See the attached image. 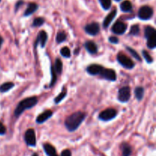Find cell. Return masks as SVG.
<instances>
[{"instance_id": "2e32d148", "label": "cell", "mask_w": 156, "mask_h": 156, "mask_svg": "<svg viewBox=\"0 0 156 156\" xmlns=\"http://www.w3.org/2000/svg\"><path fill=\"white\" fill-rule=\"evenodd\" d=\"M43 147H44V152L47 156H58L56 149L52 145L49 144V143H45L44 144Z\"/></svg>"}, {"instance_id": "7402d4cb", "label": "cell", "mask_w": 156, "mask_h": 156, "mask_svg": "<svg viewBox=\"0 0 156 156\" xmlns=\"http://www.w3.org/2000/svg\"><path fill=\"white\" fill-rule=\"evenodd\" d=\"M66 94H67V90L66 89V88H62L61 93H59V94H58V95L54 98L55 104H56V105H57V104L60 103V102L62 101L64 98H65L66 96Z\"/></svg>"}, {"instance_id": "d6a6232c", "label": "cell", "mask_w": 156, "mask_h": 156, "mask_svg": "<svg viewBox=\"0 0 156 156\" xmlns=\"http://www.w3.org/2000/svg\"><path fill=\"white\" fill-rule=\"evenodd\" d=\"M142 53H143V56H144V59H146V61L148 62V63H152V62H153V59H152V56H150V54H149L147 51H146V50H143Z\"/></svg>"}, {"instance_id": "e0dca14e", "label": "cell", "mask_w": 156, "mask_h": 156, "mask_svg": "<svg viewBox=\"0 0 156 156\" xmlns=\"http://www.w3.org/2000/svg\"><path fill=\"white\" fill-rule=\"evenodd\" d=\"M38 9V5L36 4L34 2H30L27 5V7L26 9L25 12L24 13V16H29V15H31L32 14L34 13Z\"/></svg>"}, {"instance_id": "836d02e7", "label": "cell", "mask_w": 156, "mask_h": 156, "mask_svg": "<svg viewBox=\"0 0 156 156\" xmlns=\"http://www.w3.org/2000/svg\"><path fill=\"white\" fill-rule=\"evenodd\" d=\"M6 127L5 126V125L0 121V136H4L6 133Z\"/></svg>"}, {"instance_id": "277c9868", "label": "cell", "mask_w": 156, "mask_h": 156, "mask_svg": "<svg viewBox=\"0 0 156 156\" xmlns=\"http://www.w3.org/2000/svg\"><path fill=\"white\" fill-rule=\"evenodd\" d=\"M117 115V111L114 108H108L100 113L98 116L99 120L103 121H109L115 118Z\"/></svg>"}, {"instance_id": "7a4b0ae2", "label": "cell", "mask_w": 156, "mask_h": 156, "mask_svg": "<svg viewBox=\"0 0 156 156\" xmlns=\"http://www.w3.org/2000/svg\"><path fill=\"white\" fill-rule=\"evenodd\" d=\"M38 99L37 98L33 96V97L27 98L24 99V100L21 101L17 105L15 108V111H14V114L16 117H18L21 116L26 110H28L34 107L35 105L37 104Z\"/></svg>"}, {"instance_id": "44dd1931", "label": "cell", "mask_w": 156, "mask_h": 156, "mask_svg": "<svg viewBox=\"0 0 156 156\" xmlns=\"http://www.w3.org/2000/svg\"><path fill=\"white\" fill-rule=\"evenodd\" d=\"M144 93H145V89L142 86H138L135 88V91H134V94H135L136 98L138 101H142L143 100V97H144Z\"/></svg>"}, {"instance_id": "30bf717a", "label": "cell", "mask_w": 156, "mask_h": 156, "mask_svg": "<svg viewBox=\"0 0 156 156\" xmlns=\"http://www.w3.org/2000/svg\"><path fill=\"white\" fill-rule=\"evenodd\" d=\"M126 28H127V25H126L125 23L118 21L113 25L112 31L114 32L115 34L121 35L123 34L126 32Z\"/></svg>"}, {"instance_id": "f546056e", "label": "cell", "mask_w": 156, "mask_h": 156, "mask_svg": "<svg viewBox=\"0 0 156 156\" xmlns=\"http://www.w3.org/2000/svg\"><path fill=\"white\" fill-rule=\"evenodd\" d=\"M60 53L65 58H69L71 56V52H70V50L69 49V47H62L60 50Z\"/></svg>"}, {"instance_id": "f1b7e54d", "label": "cell", "mask_w": 156, "mask_h": 156, "mask_svg": "<svg viewBox=\"0 0 156 156\" xmlns=\"http://www.w3.org/2000/svg\"><path fill=\"white\" fill-rule=\"evenodd\" d=\"M140 26L138 24H134L131 27L130 31H129V35H133V36H137L140 34Z\"/></svg>"}, {"instance_id": "ac0fdd59", "label": "cell", "mask_w": 156, "mask_h": 156, "mask_svg": "<svg viewBox=\"0 0 156 156\" xmlns=\"http://www.w3.org/2000/svg\"><path fill=\"white\" fill-rule=\"evenodd\" d=\"M122 156H131L132 155V147L126 143H123L121 146Z\"/></svg>"}, {"instance_id": "4316f807", "label": "cell", "mask_w": 156, "mask_h": 156, "mask_svg": "<svg viewBox=\"0 0 156 156\" xmlns=\"http://www.w3.org/2000/svg\"><path fill=\"white\" fill-rule=\"evenodd\" d=\"M44 21H45V19L44 18H42V17H38V18H36L34 19L32 25H33V27H40V26L44 24Z\"/></svg>"}, {"instance_id": "5b68a950", "label": "cell", "mask_w": 156, "mask_h": 156, "mask_svg": "<svg viewBox=\"0 0 156 156\" xmlns=\"http://www.w3.org/2000/svg\"><path fill=\"white\" fill-rule=\"evenodd\" d=\"M153 9L149 5L142 6L138 12V17L141 20H149L153 15Z\"/></svg>"}, {"instance_id": "d6986e66", "label": "cell", "mask_w": 156, "mask_h": 156, "mask_svg": "<svg viewBox=\"0 0 156 156\" xmlns=\"http://www.w3.org/2000/svg\"><path fill=\"white\" fill-rule=\"evenodd\" d=\"M120 9L123 12H129L133 9V5L129 0H125L120 4Z\"/></svg>"}, {"instance_id": "7c38bea8", "label": "cell", "mask_w": 156, "mask_h": 156, "mask_svg": "<svg viewBox=\"0 0 156 156\" xmlns=\"http://www.w3.org/2000/svg\"><path fill=\"white\" fill-rule=\"evenodd\" d=\"M103 68L104 67L102 66L98 65V64H92L87 67L86 71L88 74L91 75V76H97V75L100 74Z\"/></svg>"}, {"instance_id": "cb8c5ba5", "label": "cell", "mask_w": 156, "mask_h": 156, "mask_svg": "<svg viewBox=\"0 0 156 156\" xmlns=\"http://www.w3.org/2000/svg\"><path fill=\"white\" fill-rule=\"evenodd\" d=\"M54 69L56 71V74H61L62 71V62L61 61L60 59L57 58L56 59V62H55V66H54Z\"/></svg>"}, {"instance_id": "4dcf8cb0", "label": "cell", "mask_w": 156, "mask_h": 156, "mask_svg": "<svg viewBox=\"0 0 156 156\" xmlns=\"http://www.w3.org/2000/svg\"><path fill=\"white\" fill-rule=\"evenodd\" d=\"M51 82H50V87H52L53 85H54L55 82H56V79H57V78H56V71H55L54 69V67L52 66H51Z\"/></svg>"}, {"instance_id": "d4e9b609", "label": "cell", "mask_w": 156, "mask_h": 156, "mask_svg": "<svg viewBox=\"0 0 156 156\" xmlns=\"http://www.w3.org/2000/svg\"><path fill=\"white\" fill-rule=\"evenodd\" d=\"M66 38H67V35L66 34V32L59 31V33L57 34V35H56V41L58 44H61V43L64 42V41L66 40Z\"/></svg>"}, {"instance_id": "52a82bcc", "label": "cell", "mask_w": 156, "mask_h": 156, "mask_svg": "<svg viewBox=\"0 0 156 156\" xmlns=\"http://www.w3.org/2000/svg\"><path fill=\"white\" fill-rule=\"evenodd\" d=\"M24 141L26 144L30 147H35L37 144L36 135L33 129H28L24 133Z\"/></svg>"}, {"instance_id": "60d3db41", "label": "cell", "mask_w": 156, "mask_h": 156, "mask_svg": "<svg viewBox=\"0 0 156 156\" xmlns=\"http://www.w3.org/2000/svg\"><path fill=\"white\" fill-rule=\"evenodd\" d=\"M0 2H1V0H0Z\"/></svg>"}, {"instance_id": "603a6c76", "label": "cell", "mask_w": 156, "mask_h": 156, "mask_svg": "<svg viewBox=\"0 0 156 156\" xmlns=\"http://www.w3.org/2000/svg\"><path fill=\"white\" fill-rule=\"evenodd\" d=\"M156 46V38H155V34L152 35L151 37L147 38V47L149 49H155Z\"/></svg>"}, {"instance_id": "3957f363", "label": "cell", "mask_w": 156, "mask_h": 156, "mask_svg": "<svg viewBox=\"0 0 156 156\" xmlns=\"http://www.w3.org/2000/svg\"><path fill=\"white\" fill-rule=\"evenodd\" d=\"M117 59L119 63L124 68L127 69H132L135 66V63L131 59H129L128 56L126 55L123 54L121 53H119L117 56Z\"/></svg>"}, {"instance_id": "8992f818", "label": "cell", "mask_w": 156, "mask_h": 156, "mask_svg": "<svg viewBox=\"0 0 156 156\" xmlns=\"http://www.w3.org/2000/svg\"><path fill=\"white\" fill-rule=\"evenodd\" d=\"M130 88L129 86H124L119 89L117 98L122 103H126V102L129 101V100L130 99Z\"/></svg>"}, {"instance_id": "ba28073f", "label": "cell", "mask_w": 156, "mask_h": 156, "mask_svg": "<svg viewBox=\"0 0 156 156\" xmlns=\"http://www.w3.org/2000/svg\"><path fill=\"white\" fill-rule=\"evenodd\" d=\"M99 75L101 76V77L106 79V80L111 81V82H114V81L117 80L116 72L114 69H111L103 68V69L101 70V72Z\"/></svg>"}, {"instance_id": "f35d334b", "label": "cell", "mask_w": 156, "mask_h": 156, "mask_svg": "<svg viewBox=\"0 0 156 156\" xmlns=\"http://www.w3.org/2000/svg\"><path fill=\"white\" fill-rule=\"evenodd\" d=\"M32 156H38V155L37 153H34L33 155H32Z\"/></svg>"}, {"instance_id": "484cf974", "label": "cell", "mask_w": 156, "mask_h": 156, "mask_svg": "<svg viewBox=\"0 0 156 156\" xmlns=\"http://www.w3.org/2000/svg\"><path fill=\"white\" fill-rule=\"evenodd\" d=\"M154 34H155V29L153 27H152V26H147L145 28V37H146V39Z\"/></svg>"}, {"instance_id": "8d00e7d4", "label": "cell", "mask_w": 156, "mask_h": 156, "mask_svg": "<svg viewBox=\"0 0 156 156\" xmlns=\"http://www.w3.org/2000/svg\"><path fill=\"white\" fill-rule=\"evenodd\" d=\"M23 4H24V1H22V0H19V1L16 3V5H15V12H17V10L19 9L20 6Z\"/></svg>"}, {"instance_id": "9c48e42d", "label": "cell", "mask_w": 156, "mask_h": 156, "mask_svg": "<svg viewBox=\"0 0 156 156\" xmlns=\"http://www.w3.org/2000/svg\"><path fill=\"white\" fill-rule=\"evenodd\" d=\"M85 31L88 34L95 36L100 31V25L97 22H92L91 24H88L85 27Z\"/></svg>"}, {"instance_id": "4fadbf2b", "label": "cell", "mask_w": 156, "mask_h": 156, "mask_svg": "<svg viewBox=\"0 0 156 156\" xmlns=\"http://www.w3.org/2000/svg\"><path fill=\"white\" fill-rule=\"evenodd\" d=\"M52 116H53V112L50 110H47V111H45L44 112L41 113L40 115H38V117L36 119V122L39 124L43 123L47 121V120H49Z\"/></svg>"}, {"instance_id": "ffe728a7", "label": "cell", "mask_w": 156, "mask_h": 156, "mask_svg": "<svg viewBox=\"0 0 156 156\" xmlns=\"http://www.w3.org/2000/svg\"><path fill=\"white\" fill-rule=\"evenodd\" d=\"M14 87H15V84H14L13 82H5V83L2 84V85H0V92H7V91H10L12 88H13Z\"/></svg>"}, {"instance_id": "ab89813d", "label": "cell", "mask_w": 156, "mask_h": 156, "mask_svg": "<svg viewBox=\"0 0 156 156\" xmlns=\"http://www.w3.org/2000/svg\"><path fill=\"white\" fill-rule=\"evenodd\" d=\"M116 2H120V1H121V0H115Z\"/></svg>"}, {"instance_id": "e575fe53", "label": "cell", "mask_w": 156, "mask_h": 156, "mask_svg": "<svg viewBox=\"0 0 156 156\" xmlns=\"http://www.w3.org/2000/svg\"><path fill=\"white\" fill-rule=\"evenodd\" d=\"M109 41L110 43L111 44H117L119 43V39L115 36H112V37H109Z\"/></svg>"}, {"instance_id": "1f68e13d", "label": "cell", "mask_w": 156, "mask_h": 156, "mask_svg": "<svg viewBox=\"0 0 156 156\" xmlns=\"http://www.w3.org/2000/svg\"><path fill=\"white\" fill-rule=\"evenodd\" d=\"M126 49H127L128 51H129V53H130V54L132 55V56H133V57L135 58L136 59H137V60H139V61H140V62H141V61H142L141 57H140V55H139L138 53H137V52L136 51V50H134L133 49H132V48H131V47H126Z\"/></svg>"}, {"instance_id": "d590c367", "label": "cell", "mask_w": 156, "mask_h": 156, "mask_svg": "<svg viewBox=\"0 0 156 156\" xmlns=\"http://www.w3.org/2000/svg\"><path fill=\"white\" fill-rule=\"evenodd\" d=\"M61 156H72V153L69 149H65L61 153Z\"/></svg>"}, {"instance_id": "5bb4252c", "label": "cell", "mask_w": 156, "mask_h": 156, "mask_svg": "<svg viewBox=\"0 0 156 156\" xmlns=\"http://www.w3.org/2000/svg\"><path fill=\"white\" fill-rule=\"evenodd\" d=\"M116 15H117V9H114L113 11H111L109 14L106 16V18H105L103 22V27L105 28H107V27H109L110 24H111L114 19L115 18Z\"/></svg>"}, {"instance_id": "83f0119b", "label": "cell", "mask_w": 156, "mask_h": 156, "mask_svg": "<svg viewBox=\"0 0 156 156\" xmlns=\"http://www.w3.org/2000/svg\"><path fill=\"white\" fill-rule=\"evenodd\" d=\"M101 5L105 10H109L111 7V0H99Z\"/></svg>"}, {"instance_id": "9a60e30c", "label": "cell", "mask_w": 156, "mask_h": 156, "mask_svg": "<svg viewBox=\"0 0 156 156\" xmlns=\"http://www.w3.org/2000/svg\"><path fill=\"white\" fill-rule=\"evenodd\" d=\"M85 47L87 51L91 54H95L98 52V46L94 42L91 41H86L85 44Z\"/></svg>"}, {"instance_id": "6da1fadb", "label": "cell", "mask_w": 156, "mask_h": 156, "mask_svg": "<svg viewBox=\"0 0 156 156\" xmlns=\"http://www.w3.org/2000/svg\"><path fill=\"white\" fill-rule=\"evenodd\" d=\"M86 117V114L78 111L69 116L65 120V126L69 132H74L79 127Z\"/></svg>"}, {"instance_id": "74e56055", "label": "cell", "mask_w": 156, "mask_h": 156, "mask_svg": "<svg viewBox=\"0 0 156 156\" xmlns=\"http://www.w3.org/2000/svg\"><path fill=\"white\" fill-rule=\"evenodd\" d=\"M2 44H3V38L0 36V49H1V47L2 45Z\"/></svg>"}, {"instance_id": "8fae6325", "label": "cell", "mask_w": 156, "mask_h": 156, "mask_svg": "<svg viewBox=\"0 0 156 156\" xmlns=\"http://www.w3.org/2000/svg\"><path fill=\"white\" fill-rule=\"evenodd\" d=\"M47 38H48V36H47V34L46 33L44 30H41L38 33L37 35V37L36 41H35V44H34V47L37 48L38 44L41 46L42 48H44L45 47L46 44H47Z\"/></svg>"}]
</instances>
